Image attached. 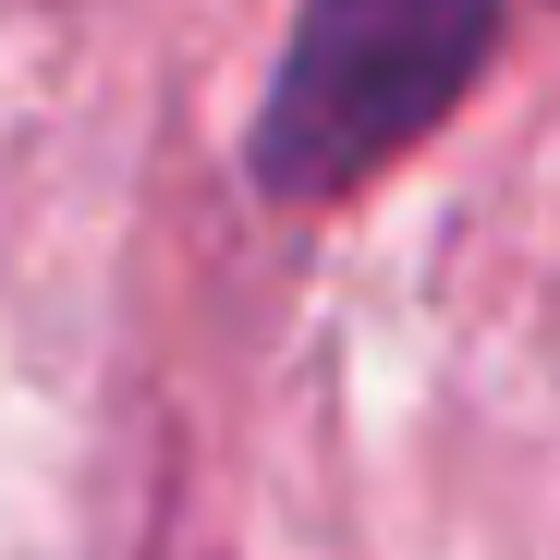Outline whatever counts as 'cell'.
Instances as JSON below:
<instances>
[{
  "label": "cell",
  "mask_w": 560,
  "mask_h": 560,
  "mask_svg": "<svg viewBox=\"0 0 560 560\" xmlns=\"http://www.w3.org/2000/svg\"><path fill=\"white\" fill-rule=\"evenodd\" d=\"M488 37L500 0H305L256 98V183L293 208L365 183L476 85Z\"/></svg>",
  "instance_id": "6da1fadb"
}]
</instances>
